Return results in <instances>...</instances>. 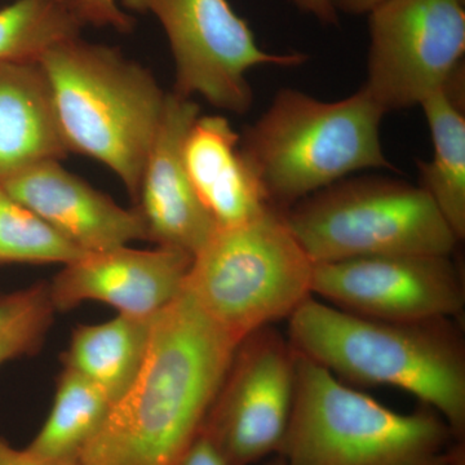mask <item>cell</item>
Returning <instances> with one entry per match:
<instances>
[{"label": "cell", "instance_id": "14", "mask_svg": "<svg viewBox=\"0 0 465 465\" xmlns=\"http://www.w3.org/2000/svg\"><path fill=\"white\" fill-rule=\"evenodd\" d=\"M0 189L85 253L148 241L136 208L118 206L109 195L65 170L57 159L26 168L0 183Z\"/></svg>", "mask_w": 465, "mask_h": 465}, {"label": "cell", "instance_id": "27", "mask_svg": "<svg viewBox=\"0 0 465 465\" xmlns=\"http://www.w3.org/2000/svg\"><path fill=\"white\" fill-rule=\"evenodd\" d=\"M336 11L348 15H367L384 0H332Z\"/></svg>", "mask_w": 465, "mask_h": 465}, {"label": "cell", "instance_id": "28", "mask_svg": "<svg viewBox=\"0 0 465 465\" xmlns=\"http://www.w3.org/2000/svg\"><path fill=\"white\" fill-rule=\"evenodd\" d=\"M265 465H284L283 461L278 457H273L266 461Z\"/></svg>", "mask_w": 465, "mask_h": 465}, {"label": "cell", "instance_id": "25", "mask_svg": "<svg viewBox=\"0 0 465 465\" xmlns=\"http://www.w3.org/2000/svg\"><path fill=\"white\" fill-rule=\"evenodd\" d=\"M0 465H84L78 460H56L36 457L26 449H16L0 437Z\"/></svg>", "mask_w": 465, "mask_h": 465}, {"label": "cell", "instance_id": "3", "mask_svg": "<svg viewBox=\"0 0 465 465\" xmlns=\"http://www.w3.org/2000/svg\"><path fill=\"white\" fill-rule=\"evenodd\" d=\"M284 465H459L464 443L430 407L393 411L298 353Z\"/></svg>", "mask_w": 465, "mask_h": 465}, {"label": "cell", "instance_id": "7", "mask_svg": "<svg viewBox=\"0 0 465 465\" xmlns=\"http://www.w3.org/2000/svg\"><path fill=\"white\" fill-rule=\"evenodd\" d=\"M284 215L314 264L400 253L451 255L460 242L427 192L387 177L341 180Z\"/></svg>", "mask_w": 465, "mask_h": 465}, {"label": "cell", "instance_id": "16", "mask_svg": "<svg viewBox=\"0 0 465 465\" xmlns=\"http://www.w3.org/2000/svg\"><path fill=\"white\" fill-rule=\"evenodd\" d=\"M69 154L38 63H0V183Z\"/></svg>", "mask_w": 465, "mask_h": 465}, {"label": "cell", "instance_id": "29", "mask_svg": "<svg viewBox=\"0 0 465 465\" xmlns=\"http://www.w3.org/2000/svg\"><path fill=\"white\" fill-rule=\"evenodd\" d=\"M57 2L64 3V5H69L70 7V3H72V0H57Z\"/></svg>", "mask_w": 465, "mask_h": 465}, {"label": "cell", "instance_id": "12", "mask_svg": "<svg viewBox=\"0 0 465 465\" xmlns=\"http://www.w3.org/2000/svg\"><path fill=\"white\" fill-rule=\"evenodd\" d=\"M198 116L200 106L194 101L174 92L166 94L134 207L143 217L148 241L191 256L200 252L217 229L183 162V142Z\"/></svg>", "mask_w": 465, "mask_h": 465}, {"label": "cell", "instance_id": "5", "mask_svg": "<svg viewBox=\"0 0 465 465\" xmlns=\"http://www.w3.org/2000/svg\"><path fill=\"white\" fill-rule=\"evenodd\" d=\"M384 115L363 87L339 101L283 88L241 136L240 148L269 203L287 211L357 171L394 170L381 148Z\"/></svg>", "mask_w": 465, "mask_h": 465}, {"label": "cell", "instance_id": "13", "mask_svg": "<svg viewBox=\"0 0 465 465\" xmlns=\"http://www.w3.org/2000/svg\"><path fill=\"white\" fill-rule=\"evenodd\" d=\"M192 262L189 253L166 247L85 253L48 284L52 304L67 312L84 302H101L121 314L153 317L179 298Z\"/></svg>", "mask_w": 465, "mask_h": 465}, {"label": "cell", "instance_id": "6", "mask_svg": "<svg viewBox=\"0 0 465 465\" xmlns=\"http://www.w3.org/2000/svg\"><path fill=\"white\" fill-rule=\"evenodd\" d=\"M314 262L273 206L240 224L217 228L193 256L185 290L240 342L291 317L313 296Z\"/></svg>", "mask_w": 465, "mask_h": 465}, {"label": "cell", "instance_id": "26", "mask_svg": "<svg viewBox=\"0 0 465 465\" xmlns=\"http://www.w3.org/2000/svg\"><path fill=\"white\" fill-rule=\"evenodd\" d=\"M298 8L316 17L323 25H336L339 14L332 0H292Z\"/></svg>", "mask_w": 465, "mask_h": 465}, {"label": "cell", "instance_id": "4", "mask_svg": "<svg viewBox=\"0 0 465 465\" xmlns=\"http://www.w3.org/2000/svg\"><path fill=\"white\" fill-rule=\"evenodd\" d=\"M38 64L69 153L109 167L136 202L166 100L154 76L116 48L81 35L57 43Z\"/></svg>", "mask_w": 465, "mask_h": 465}, {"label": "cell", "instance_id": "2", "mask_svg": "<svg viewBox=\"0 0 465 465\" xmlns=\"http://www.w3.org/2000/svg\"><path fill=\"white\" fill-rule=\"evenodd\" d=\"M450 321L390 322L311 296L291 314L287 339L336 378L412 394L463 440L465 353Z\"/></svg>", "mask_w": 465, "mask_h": 465}, {"label": "cell", "instance_id": "21", "mask_svg": "<svg viewBox=\"0 0 465 465\" xmlns=\"http://www.w3.org/2000/svg\"><path fill=\"white\" fill-rule=\"evenodd\" d=\"M84 255V251L0 189V262L66 265Z\"/></svg>", "mask_w": 465, "mask_h": 465}, {"label": "cell", "instance_id": "11", "mask_svg": "<svg viewBox=\"0 0 465 465\" xmlns=\"http://www.w3.org/2000/svg\"><path fill=\"white\" fill-rule=\"evenodd\" d=\"M312 293L358 316L415 323L460 316L465 289L451 255L363 256L314 264Z\"/></svg>", "mask_w": 465, "mask_h": 465}, {"label": "cell", "instance_id": "1", "mask_svg": "<svg viewBox=\"0 0 465 465\" xmlns=\"http://www.w3.org/2000/svg\"><path fill=\"white\" fill-rule=\"evenodd\" d=\"M238 345L183 287L155 314L139 375L112 406L79 463H176L203 430Z\"/></svg>", "mask_w": 465, "mask_h": 465}, {"label": "cell", "instance_id": "9", "mask_svg": "<svg viewBox=\"0 0 465 465\" xmlns=\"http://www.w3.org/2000/svg\"><path fill=\"white\" fill-rule=\"evenodd\" d=\"M367 16L363 88L385 114L420 105L460 69L465 0H384Z\"/></svg>", "mask_w": 465, "mask_h": 465}, {"label": "cell", "instance_id": "30", "mask_svg": "<svg viewBox=\"0 0 465 465\" xmlns=\"http://www.w3.org/2000/svg\"><path fill=\"white\" fill-rule=\"evenodd\" d=\"M459 465H465V460L461 461V463Z\"/></svg>", "mask_w": 465, "mask_h": 465}, {"label": "cell", "instance_id": "22", "mask_svg": "<svg viewBox=\"0 0 465 465\" xmlns=\"http://www.w3.org/2000/svg\"><path fill=\"white\" fill-rule=\"evenodd\" d=\"M50 287L34 284L0 295V366L42 347L54 320Z\"/></svg>", "mask_w": 465, "mask_h": 465}, {"label": "cell", "instance_id": "23", "mask_svg": "<svg viewBox=\"0 0 465 465\" xmlns=\"http://www.w3.org/2000/svg\"><path fill=\"white\" fill-rule=\"evenodd\" d=\"M70 9L84 26H109L119 33H130L136 23L116 0H72Z\"/></svg>", "mask_w": 465, "mask_h": 465}, {"label": "cell", "instance_id": "8", "mask_svg": "<svg viewBox=\"0 0 465 465\" xmlns=\"http://www.w3.org/2000/svg\"><path fill=\"white\" fill-rule=\"evenodd\" d=\"M124 8L158 18L176 66L174 94H200L234 114L249 112L252 88L246 74L256 66H298L307 56L269 54L228 0H119Z\"/></svg>", "mask_w": 465, "mask_h": 465}, {"label": "cell", "instance_id": "18", "mask_svg": "<svg viewBox=\"0 0 465 465\" xmlns=\"http://www.w3.org/2000/svg\"><path fill=\"white\" fill-rule=\"evenodd\" d=\"M433 142L430 162L418 161L420 188L432 198L457 235L465 237V116L454 94L442 88L420 104Z\"/></svg>", "mask_w": 465, "mask_h": 465}, {"label": "cell", "instance_id": "15", "mask_svg": "<svg viewBox=\"0 0 465 465\" xmlns=\"http://www.w3.org/2000/svg\"><path fill=\"white\" fill-rule=\"evenodd\" d=\"M241 134L222 115L198 116L183 142V162L217 228L240 224L271 207L242 154Z\"/></svg>", "mask_w": 465, "mask_h": 465}, {"label": "cell", "instance_id": "10", "mask_svg": "<svg viewBox=\"0 0 465 465\" xmlns=\"http://www.w3.org/2000/svg\"><path fill=\"white\" fill-rule=\"evenodd\" d=\"M296 354L273 327L251 333L235 349L203 433L228 465H252L275 457L292 412Z\"/></svg>", "mask_w": 465, "mask_h": 465}, {"label": "cell", "instance_id": "17", "mask_svg": "<svg viewBox=\"0 0 465 465\" xmlns=\"http://www.w3.org/2000/svg\"><path fill=\"white\" fill-rule=\"evenodd\" d=\"M153 317L121 314L73 332L64 365L94 382L113 405L139 375L152 336Z\"/></svg>", "mask_w": 465, "mask_h": 465}, {"label": "cell", "instance_id": "20", "mask_svg": "<svg viewBox=\"0 0 465 465\" xmlns=\"http://www.w3.org/2000/svg\"><path fill=\"white\" fill-rule=\"evenodd\" d=\"M82 26L57 0H16L0 9V63H38L57 43L79 36Z\"/></svg>", "mask_w": 465, "mask_h": 465}, {"label": "cell", "instance_id": "24", "mask_svg": "<svg viewBox=\"0 0 465 465\" xmlns=\"http://www.w3.org/2000/svg\"><path fill=\"white\" fill-rule=\"evenodd\" d=\"M173 465H228L203 430Z\"/></svg>", "mask_w": 465, "mask_h": 465}, {"label": "cell", "instance_id": "19", "mask_svg": "<svg viewBox=\"0 0 465 465\" xmlns=\"http://www.w3.org/2000/svg\"><path fill=\"white\" fill-rule=\"evenodd\" d=\"M112 401L94 382L64 369L50 415L27 451L56 460H78L85 446L105 423Z\"/></svg>", "mask_w": 465, "mask_h": 465}]
</instances>
